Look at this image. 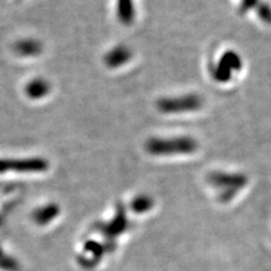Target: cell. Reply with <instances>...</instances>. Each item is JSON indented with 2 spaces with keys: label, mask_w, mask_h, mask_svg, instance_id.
Listing matches in <instances>:
<instances>
[{
  "label": "cell",
  "mask_w": 271,
  "mask_h": 271,
  "mask_svg": "<svg viewBox=\"0 0 271 271\" xmlns=\"http://www.w3.org/2000/svg\"><path fill=\"white\" fill-rule=\"evenodd\" d=\"M14 50L22 56H35L42 52V44L36 40L26 39L15 43Z\"/></svg>",
  "instance_id": "cell-8"
},
{
  "label": "cell",
  "mask_w": 271,
  "mask_h": 271,
  "mask_svg": "<svg viewBox=\"0 0 271 271\" xmlns=\"http://www.w3.org/2000/svg\"><path fill=\"white\" fill-rule=\"evenodd\" d=\"M132 58V52L129 48L118 46L108 52L104 58V62L108 68H119L124 66Z\"/></svg>",
  "instance_id": "cell-6"
},
{
  "label": "cell",
  "mask_w": 271,
  "mask_h": 271,
  "mask_svg": "<svg viewBox=\"0 0 271 271\" xmlns=\"http://www.w3.org/2000/svg\"><path fill=\"white\" fill-rule=\"evenodd\" d=\"M50 92V84L42 78H35L26 85L25 93L32 100H40L47 96Z\"/></svg>",
  "instance_id": "cell-7"
},
{
  "label": "cell",
  "mask_w": 271,
  "mask_h": 271,
  "mask_svg": "<svg viewBox=\"0 0 271 271\" xmlns=\"http://www.w3.org/2000/svg\"><path fill=\"white\" fill-rule=\"evenodd\" d=\"M0 266L2 267V268H5L7 270H16L17 269V265H16V262L10 260V259H6L3 262H0Z\"/></svg>",
  "instance_id": "cell-15"
},
{
  "label": "cell",
  "mask_w": 271,
  "mask_h": 271,
  "mask_svg": "<svg viewBox=\"0 0 271 271\" xmlns=\"http://www.w3.org/2000/svg\"><path fill=\"white\" fill-rule=\"evenodd\" d=\"M49 167L48 162L39 157L23 160L0 159V173L15 171L18 173H34L46 171Z\"/></svg>",
  "instance_id": "cell-4"
},
{
  "label": "cell",
  "mask_w": 271,
  "mask_h": 271,
  "mask_svg": "<svg viewBox=\"0 0 271 271\" xmlns=\"http://www.w3.org/2000/svg\"><path fill=\"white\" fill-rule=\"evenodd\" d=\"M197 141L191 137H175V138H152L146 143L148 153L157 156L189 154L196 152Z\"/></svg>",
  "instance_id": "cell-1"
},
{
  "label": "cell",
  "mask_w": 271,
  "mask_h": 271,
  "mask_svg": "<svg viewBox=\"0 0 271 271\" xmlns=\"http://www.w3.org/2000/svg\"><path fill=\"white\" fill-rule=\"evenodd\" d=\"M154 206V200L151 197L141 195L136 197L135 199L131 201V210L133 213L137 214H144L147 213L152 209Z\"/></svg>",
  "instance_id": "cell-12"
},
{
  "label": "cell",
  "mask_w": 271,
  "mask_h": 271,
  "mask_svg": "<svg viewBox=\"0 0 271 271\" xmlns=\"http://www.w3.org/2000/svg\"><path fill=\"white\" fill-rule=\"evenodd\" d=\"M0 253H1V251H0Z\"/></svg>",
  "instance_id": "cell-16"
},
{
  "label": "cell",
  "mask_w": 271,
  "mask_h": 271,
  "mask_svg": "<svg viewBox=\"0 0 271 271\" xmlns=\"http://www.w3.org/2000/svg\"><path fill=\"white\" fill-rule=\"evenodd\" d=\"M242 59L236 52L227 51L221 55L217 66L214 69V78L219 83H227L232 78L233 72L241 70Z\"/></svg>",
  "instance_id": "cell-5"
},
{
  "label": "cell",
  "mask_w": 271,
  "mask_h": 271,
  "mask_svg": "<svg viewBox=\"0 0 271 271\" xmlns=\"http://www.w3.org/2000/svg\"><path fill=\"white\" fill-rule=\"evenodd\" d=\"M259 2V0H241V5H240V11L241 13H248L249 10L252 9L254 6H257Z\"/></svg>",
  "instance_id": "cell-14"
},
{
  "label": "cell",
  "mask_w": 271,
  "mask_h": 271,
  "mask_svg": "<svg viewBox=\"0 0 271 271\" xmlns=\"http://www.w3.org/2000/svg\"><path fill=\"white\" fill-rule=\"evenodd\" d=\"M60 209L56 205L50 204L43 207H40L33 213V219L39 225H46L49 224L54 218L59 215Z\"/></svg>",
  "instance_id": "cell-9"
},
{
  "label": "cell",
  "mask_w": 271,
  "mask_h": 271,
  "mask_svg": "<svg viewBox=\"0 0 271 271\" xmlns=\"http://www.w3.org/2000/svg\"><path fill=\"white\" fill-rule=\"evenodd\" d=\"M209 182L216 188L222 189L220 193L222 201H229L240 191V189L245 187L248 179L243 174L216 172L209 176Z\"/></svg>",
  "instance_id": "cell-2"
},
{
  "label": "cell",
  "mask_w": 271,
  "mask_h": 271,
  "mask_svg": "<svg viewBox=\"0 0 271 271\" xmlns=\"http://www.w3.org/2000/svg\"><path fill=\"white\" fill-rule=\"evenodd\" d=\"M127 225L128 220L124 216L122 207H120L118 214H116L114 218L110 221V224H108V226L104 229V232L108 236H118L119 234L122 233L123 230L127 228Z\"/></svg>",
  "instance_id": "cell-10"
},
{
  "label": "cell",
  "mask_w": 271,
  "mask_h": 271,
  "mask_svg": "<svg viewBox=\"0 0 271 271\" xmlns=\"http://www.w3.org/2000/svg\"><path fill=\"white\" fill-rule=\"evenodd\" d=\"M257 13L262 22H265L266 24H271V7L268 3H260V5L258 6Z\"/></svg>",
  "instance_id": "cell-13"
},
{
  "label": "cell",
  "mask_w": 271,
  "mask_h": 271,
  "mask_svg": "<svg viewBox=\"0 0 271 271\" xmlns=\"http://www.w3.org/2000/svg\"><path fill=\"white\" fill-rule=\"evenodd\" d=\"M204 101L196 94H187L176 98H165L157 102V108L166 114L193 112L199 110Z\"/></svg>",
  "instance_id": "cell-3"
},
{
  "label": "cell",
  "mask_w": 271,
  "mask_h": 271,
  "mask_svg": "<svg viewBox=\"0 0 271 271\" xmlns=\"http://www.w3.org/2000/svg\"><path fill=\"white\" fill-rule=\"evenodd\" d=\"M119 21L124 25H130L135 19V8L132 0H118V9H116Z\"/></svg>",
  "instance_id": "cell-11"
}]
</instances>
